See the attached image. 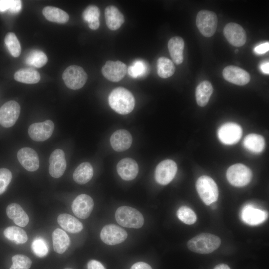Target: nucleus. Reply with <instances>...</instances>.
Instances as JSON below:
<instances>
[{
  "instance_id": "bb28decb",
  "label": "nucleus",
  "mask_w": 269,
  "mask_h": 269,
  "mask_svg": "<svg viewBox=\"0 0 269 269\" xmlns=\"http://www.w3.org/2000/svg\"><path fill=\"white\" fill-rule=\"evenodd\" d=\"M93 175V169L91 164L84 162L79 165L74 171V180L79 184H84L89 182Z\"/></svg>"
},
{
  "instance_id": "473e14b6",
  "label": "nucleus",
  "mask_w": 269,
  "mask_h": 269,
  "mask_svg": "<svg viewBox=\"0 0 269 269\" xmlns=\"http://www.w3.org/2000/svg\"><path fill=\"white\" fill-rule=\"evenodd\" d=\"M3 235L7 239L14 241L16 244H24L28 239L26 232L15 226L6 228L3 231Z\"/></svg>"
},
{
  "instance_id": "aec40b11",
  "label": "nucleus",
  "mask_w": 269,
  "mask_h": 269,
  "mask_svg": "<svg viewBox=\"0 0 269 269\" xmlns=\"http://www.w3.org/2000/svg\"><path fill=\"white\" fill-rule=\"evenodd\" d=\"M133 138L131 134L125 130L115 132L110 138V143L116 151L121 152L129 149L132 145Z\"/></svg>"
},
{
  "instance_id": "4c0bfd02",
  "label": "nucleus",
  "mask_w": 269,
  "mask_h": 269,
  "mask_svg": "<svg viewBox=\"0 0 269 269\" xmlns=\"http://www.w3.org/2000/svg\"><path fill=\"white\" fill-rule=\"evenodd\" d=\"M178 219L182 222L188 225L194 224L196 221V215L189 207L182 206L177 211Z\"/></svg>"
},
{
  "instance_id": "f03ea898",
  "label": "nucleus",
  "mask_w": 269,
  "mask_h": 269,
  "mask_svg": "<svg viewBox=\"0 0 269 269\" xmlns=\"http://www.w3.org/2000/svg\"><path fill=\"white\" fill-rule=\"evenodd\" d=\"M220 244L221 240L218 236L209 233H202L189 240L187 245L193 252L207 254L217 250Z\"/></svg>"
},
{
  "instance_id": "37998d69",
  "label": "nucleus",
  "mask_w": 269,
  "mask_h": 269,
  "mask_svg": "<svg viewBox=\"0 0 269 269\" xmlns=\"http://www.w3.org/2000/svg\"><path fill=\"white\" fill-rule=\"evenodd\" d=\"M269 50V43L265 42L257 46L255 49V52L258 54H264Z\"/></svg>"
},
{
  "instance_id": "a211bd4d",
  "label": "nucleus",
  "mask_w": 269,
  "mask_h": 269,
  "mask_svg": "<svg viewBox=\"0 0 269 269\" xmlns=\"http://www.w3.org/2000/svg\"><path fill=\"white\" fill-rule=\"evenodd\" d=\"M21 165L27 171H35L39 166V159L37 152L32 148L25 147L20 149L17 154Z\"/></svg>"
},
{
  "instance_id": "2eb2a0df",
  "label": "nucleus",
  "mask_w": 269,
  "mask_h": 269,
  "mask_svg": "<svg viewBox=\"0 0 269 269\" xmlns=\"http://www.w3.org/2000/svg\"><path fill=\"white\" fill-rule=\"evenodd\" d=\"M71 207L76 216L85 219L90 215L94 207V201L88 195L82 194L74 200Z\"/></svg>"
},
{
  "instance_id": "8fccbe9b",
  "label": "nucleus",
  "mask_w": 269,
  "mask_h": 269,
  "mask_svg": "<svg viewBox=\"0 0 269 269\" xmlns=\"http://www.w3.org/2000/svg\"><path fill=\"white\" fill-rule=\"evenodd\" d=\"M235 52H238V49H236L235 51Z\"/></svg>"
},
{
  "instance_id": "393cba45",
  "label": "nucleus",
  "mask_w": 269,
  "mask_h": 269,
  "mask_svg": "<svg viewBox=\"0 0 269 269\" xmlns=\"http://www.w3.org/2000/svg\"><path fill=\"white\" fill-rule=\"evenodd\" d=\"M59 225L66 231L77 233L82 231L83 224L74 216L68 214H61L57 218Z\"/></svg>"
},
{
  "instance_id": "a19ab883",
  "label": "nucleus",
  "mask_w": 269,
  "mask_h": 269,
  "mask_svg": "<svg viewBox=\"0 0 269 269\" xmlns=\"http://www.w3.org/2000/svg\"><path fill=\"white\" fill-rule=\"evenodd\" d=\"M12 179L11 171L6 168L0 169V194L6 189Z\"/></svg>"
},
{
  "instance_id": "5701e85b",
  "label": "nucleus",
  "mask_w": 269,
  "mask_h": 269,
  "mask_svg": "<svg viewBox=\"0 0 269 269\" xmlns=\"http://www.w3.org/2000/svg\"><path fill=\"white\" fill-rule=\"evenodd\" d=\"M105 16L107 26L112 30L119 29L125 21L123 14L113 5L106 7Z\"/></svg>"
},
{
  "instance_id": "39448f33",
  "label": "nucleus",
  "mask_w": 269,
  "mask_h": 269,
  "mask_svg": "<svg viewBox=\"0 0 269 269\" xmlns=\"http://www.w3.org/2000/svg\"><path fill=\"white\" fill-rule=\"evenodd\" d=\"M227 180L232 185L243 187L250 183L252 173L251 169L241 163H237L230 166L226 173Z\"/></svg>"
},
{
  "instance_id": "cd10ccee",
  "label": "nucleus",
  "mask_w": 269,
  "mask_h": 269,
  "mask_svg": "<svg viewBox=\"0 0 269 269\" xmlns=\"http://www.w3.org/2000/svg\"><path fill=\"white\" fill-rule=\"evenodd\" d=\"M213 88L208 81L201 82L196 89V99L197 104L200 107L205 106L213 93Z\"/></svg>"
},
{
  "instance_id": "c85d7f7f",
  "label": "nucleus",
  "mask_w": 269,
  "mask_h": 269,
  "mask_svg": "<svg viewBox=\"0 0 269 269\" xmlns=\"http://www.w3.org/2000/svg\"><path fill=\"white\" fill-rule=\"evenodd\" d=\"M42 13L48 20L59 23H65L69 18L67 12L58 7L52 6L44 7Z\"/></svg>"
},
{
  "instance_id": "c03bdc74",
  "label": "nucleus",
  "mask_w": 269,
  "mask_h": 269,
  "mask_svg": "<svg viewBox=\"0 0 269 269\" xmlns=\"http://www.w3.org/2000/svg\"><path fill=\"white\" fill-rule=\"evenodd\" d=\"M88 269H105L103 265L99 261L92 260L87 264Z\"/></svg>"
},
{
  "instance_id": "4468645a",
  "label": "nucleus",
  "mask_w": 269,
  "mask_h": 269,
  "mask_svg": "<svg viewBox=\"0 0 269 269\" xmlns=\"http://www.w3.org/2000/svg\"><path fill=\"white\" fill-rule=\"evenodd\" d=\"M127 72L126 65L120 61H107L102 68L103 75L112 82L122 80Z\"/></svg>"
},
{
  "instance_id": "f704fd0d",
  "label": "nucleus",
  "mask_w": 269,
  "mask_h": 269,
  "mask_svg": "<svg viewBox=\"0 0 269 269\" xmlns=\"http://www.w3.org/2000/svg\"><path fill=\"white\" fill-rule=\"evenodd\" d=\"M175 67L173 62L169 59L161 57L157 60V74L162 78H167L174 73Z\"/></svg>"
},
{
  "instance_id": "f257e3e1",
  "label": "nucleus",
  "mask_w": 269,
  "mask_h": 269,
  "mask_svg": "<svg viewBox=\"0 0 269 269\" xmlns=\"http://www.w3.org/2000/svg\"><path fill=\"white\" fill-rule=\"evenodd\" d=\"M110 107L116 112L126 115L130 113L135 105V100L132 93L123 87L114 89L109 96Z\"/></svg>"
},
{
  "instance_id": "a878e982",
  "label": "nucleus",
  "mask_w": 269,
  "mask_h": 269,
  "mask_svg": "<svg viewBox=\"0 0 269 269\" xmlns=\"http://www.w3.org/2000/svg\"><path fill=\"white\" fill-rule=\"evenodd\" d=\"M53 249L58 254H62L68 248L70 239L63 230L57 228L52 233Z\"/></svg>"
},
{
  "instance_id": "58836bf2",
  "label": "nucleus",
  "mask_w": 269,
  "mask_h": 269,
  "mask_svg": "<svg viewBox=\"0 0 269 269\" xmlns=\"http://www.w3.org/2000/svg\"><path fill=\"white\" fill-rule=\"evenodd\" d=\"M12 265L9 269H29L32 262L26 256L16 255L12 257Z\"/></svg>"
},
{
  "instance_id": "6ab92c4d",
  "label": "nucleus",
  "mask_w": 269,
  "mask_h": 269,
  "mask_svg": "<svg viewBox=\"0 0 269 269\" xmlns=\"http://www.w3.org/2000/svg\"><path fill=\"white\" fill-rule=\"evenodd\" d=\"M117 170L123 180L130 181L136 177L138 172V166L133 159L125 158L118 163Z\"/></svg>"
},
{
  "instance_id": "49530a36",
  "label": "nucleus",
  "mask_w": 269,
  "mask_h": 269,
  "mask_svg": "<svg viewBox=\"0 0 269 269\" xmlns=\"http://www.w3.org/2000/svg\"><path fill=\"white\" fill-rule=\"evenodd\" d=\"M10 0H0V12H4L8 10L10 6Z\"/></svg>"
},
{
  "instance_id": "7ed1b4c3",
  "label": "nucleus",
  "mask_w": 269,
  "mask_h": 269,
  "mask_svg": "<svg viewBox=\"0 0 269 269\" xmlns=\"http://www.w3.org/2000/svg\"><path fill=\"white\" fill-rule=\"evenodd\" d=\"M115 218L119 224L127 227L138 229L142 227L144 218L137 210L129 206H121L115 213Z\"/></svg>"
},
{
  "instance_id": "412c9836",
  "label": "nucleus",
  "mask_w": 269,
  "mask_h": 269,
  "mask_svg": "<svg viewBox=\"0 0 269 269\" xmlns=\"http://www.w3.org/2000/svg\"><path fill=\"white\" fill-rule=\"evenodd\" d=\"M242 219L246 224L255 226L264 222L268 217L266 211L247 205L242 211Z\"/></svg>"
},
{
  "instance_id": "e433bc0d",
  "label": "nucleus",
  "mask_w": 269,
  "mask_h": 269,
  "mask_svg": "<svg viewBox=\"0 0 269 269\" xmlns=\"http://www.w3.org/2000/svg\"><path fill=\"white\" fill-rule=\"evenodd\" d=\"M4 43L11 55L14 57H18L21 53L20 43L14 33L8 32L4 38Z\"/></svg>"
},
{
  "instance_id": "423d86ee",
  "label": "nucleus",
  "mask_w": 269,
  "mask_h": 269,
  "mask_svg": "<svg viewBox=\"0 0 269 269\" xmlns=\"http://www.w3.org/2000/svg\"><path fill=\"white\" fill-rule=\"evenodd\" d=\"M196 24L201 33L205 37L213 36L216 30L218 18L216 14L208 10H201L197 13Z\"/></svg>"
},
{
  "instance_id": "dca6fc26",
  "label": "nucleus",
  "mask_w": 269,
  "mask_h": 269,
  "mask_svg": "<svg viewBox=\"0 0 269 269\" xmlns=\"http://www.w3.org/2000/svg\"><path fill=\"white\" fill-rule=\"evenodd\" d=\"M49 162L50 175L56 178L61 177L66 168V161L63 150L61 149L54 150L50 156Z\"/></svg>"
},
{
  "instance_id": "f3484780",
  "label": "nucleus",
  "mask_w": 269,
  "mask_h": 269,
  "mask_svg": "<svg viewBox=\"0 0 269 269\" xmlns=\"http://www.w3.org/2000/svg\"><path fill=\"white\" fill-rule=\"evenodd\" d=\"M223 76L227 81L237 85H245L251 79L248 72L239 67L230 65L226 67L223 71Z\"/></svg>"
},
{
  "instance_id": "7c9ffc66",
  "label": "nucleus",
  "mask_w": 269,
  "mask_h": 269,
  "mask_svg": "<svg viewBox=\"0 0 269 269\" xmlns=\"http://www.w3.org/2000/svg\"><path fill=\"white\" fill-rule=\"evenodd\" d=\"M14 79L19 82L26 84H35L40 79L38 71L32 68H22L16 71L14 75Z\"/></svg>"
},
{
  "instance_id": "9d476101",
  "label": "nucleus",
  "mask_w": 269,
  "mask_h": 269,
  "mask_svg": "<svg viewBox=\"0 0 269 269\" xmlns=\"http://www.w3.org/2000/svg\"><path fill=\"white\" fill-rule=\"evenodd\" d=\"M127 232L122 228L115 225L105 226L100 233L101 240L108 245H115L123 242L127 238Z\"/></svg>"
},
{
  "instance_id": "72a5a7b5",
  "label": "nucleus",
  "mask_w": 269,
  "mask_h": 269,
  "mask_svg": "<svg viewBox=\"0 0 269 269\" xmlns=\"http://www.w3.org/2000/svg\"><path fill=\"white\" fill-rule=\"evenodd\" d=\"M47 60V56L43 51L33 50L26 55L24 61L27 65L41 68L46 64Z\"/></svg>"
},
{
  "instance_id": "f8f14e48",
  "label": "nucleus",
  "mask_w": 269,
  "mask_h": 269,
  "mask_svg": "<svg viewBox=\"0 0 269 269\" xmlns=\"http://www.w3.org/2000/svg\"><path fill=\"white\" fill-rule=\"evenodd\" d=\"M54 129L53 122L47 120L43 122L31 124L28 130L30 138L36 141H43L48 139L52 134Z\"/></svg>"
},
{
  "instance_id": "6e6552de",
  "label": "nucleus",
  "mask_w": 269,
  "mask_h": 269,
  "mask_svg": "<svg viewBox=\"0 0 269 269\" xmlns=\"http://www.w3.org/2000/svg\"><path fill=\"white\" fill-rule=\"evenodd\" d=\"M176 163L171 159H165L160 162L155 170V179L160 185H165L170 183L176 173Z\"/></svg>"
},
{
  "instance_id": "0eeeda50",
  "label": "nucleus",
  "mask_w": 269,
  "mask_h": 269,
  "mask_svg": "<svg viewBox=\"0 0 269 269\" xmlns=\"http://www.w3.org/2000/svg\"><path fill=\"white\" fill-rule=\"evenodd\" d=\"M87 78V74L84 70L77 65L69 66L62 74L65 84L72 90H78L83 87Z\"/></svg>"
},
{
  "instance_id": "c756f323",
  "label": "nucleus",
  "mask_w": 269,
  "mask_h": 269,
  "mask_svg": "<svg viewBox=\"0 0 269 269\" xmlns=\"http://www.w3.org/2000/svg\"><path fill=\"white\" fill-rule=\"evenodd\" d=\"M244 147L254 153H260L263 151L265 141L263 136L256 134H250L245 137L243 141Z\"/></svg>"
},
{
  "instance_id": "ddd939ff",
  "label": "nucleus",
  "mask_w": 269,
  "mask_h": 269,
  "mask_svg": "<svg viewBox=\"0 0 269 269\" xmlns=\"http://www.w3.org/2000/svg\"><path fill=\"white\" fill-rule=\"evenodd\" d=\"M223 34L228 42L234 46H242L247 41L245 30L236 23L230 22L227 24L223 29Z\"/></svg>"
},
{
  "instance_id": "2f4dec72",
  "label": "nucleus",
  "mask_w": 269,
  "mask_h": 269,
  "mask_svg": "<svg viewBox=\"0 0 269 269\" xmlns=\"http://www.w3.org/2000/svg\"><path fill=\"white\" fill-rule=\"evenodd\" d=\"M100 9L96 5L88 6L83 11L82 17L83 19L88 23L90 28L93 30L98 29L100 25L99 16Z\"/></svg>"
},
{
  "instance_id": "20e7f679",
  "label": "nucleus",
  "mask_w": 269,
  "mask_h": 269,
  "mask_svg": "<svg viewBox=\"0 0 269 269\" xmlns=\"http://www.w3.org/2000/svg\"><path fill=\"white\" fill-rule=\"evenodd\" d=\"M196 187L200 198L206 205H209L217 200L219 194L218 186L210 177L206 175L200 176L196 181Z\"/></svg>"
},
{
  "instance_id": "a18cd8bd",
  "label": "nucleus",
  "mask_w": 269,
  "mask_h": 269,
  "mask_svg": "<svg viewBox=\"0 0 269 269\" xmlns=\"http://www.w3.org/2000/svg\"><path fill=\"white\" fill-rule=\"evenodd\" d=\"M130 269H152L147 264L144 262H137L134 264Z\"/></svg>"
},
{
  "instance_id": "79ce46f5",
  "label": "nucleus",
  "mask_w": 269,
  "mask_h": 269,
  "mask_svg": "<svg viewBox=\"0 0 269 269\" xmlns=\"http://www.w3.org/2000/svg\"><path fill=\"white\" fill-rule=\"evenodd\" d=\"M22 8L21 1L20 0H10L9 11L12 13H16L20 11Z\"/></svg>"
},
{
  "instance_id": "ea45409f",
  "label": "nucleus",
  "mask_w": 269,
  "mask_h": 269,
  "mask_svg": "<svg viewBox=\"0 0 269 269\" xmlns=\"http://www.w3.org/2000/svg\"><path fill=\"white\" fill-rule=\"evenodd\" d=\"M31 249L33 253L37 257L42 258L47 255L48 249L45 241L41 238L33 240Z\"/></svg>"
},
{
  "instance_id": "de8ad7c7",
  "label": "nucleus",
  "mask_w": 269,
  "mask_h": 269,
  "mask_svg": "<svg viewBox=\"0 0 269 269\" xmlns=\"http://www.w3.org/2000/svg\"><path fill=\"white\" fill-rule=\"evenodd\" d=\"M262 72L266 74L269 73V63L268 61L262 63L260 66Z\"/></svg>"
},
{
  "instance_id": "b1692460",
  "label": "nucleus",
  "mask_w": 269,
  "mask_h": 269,
  "mask_svg": "<svg viewBox=\"0 0 269 269\" xmlns=\"http://www.w3.org/2000/svg\"><path fill=\"white\" fill-rule=\"evenodd\" d=\"M184 42L182 38L175 36L171 38L168 42V49L173 61L179 65L183 61Z\"/></svg>"
},
{
  "instance_id": "9b49d317",
  "label": "nucleus",
  "mask_w": 269,
  "mask_h": 269,
  "mask_svg": "<svg viewBox=\"0 0 269 269\" xmlns=\"http://www.w3.org/2000/svg\"><path fill=\"white\" fill-rule=\"evenodd\" d=\"M242 135V129L240 125L234 123H227L222 125L218 131L219 140L225 144L237 143Z\"/></svg>"
},
{
  "instance_id": "1a4fd4ad",
  "label": "nucleus",
  "mask_w": 269,
  "mask_h": 269,
  "mask_svg": "<svg viewBox=\"0 0 269 269\" xmlns=\"http://www.w3.org/2000/svg\"><path fill=\"white\" fill-rule=\"evenodd\" d=\"M20 112V105L16 101L5 103L0 108V125L4 128L12 127L17 120Z\"/></svg>"
},
{
  "instance_id": "09e8293b",
  "label": "nucleus",
  "mask_w": 269,
  "mask_h": 269,
  "mask_svg": "<svg viewBox=\"0 0 269 269\" xmlns=\"http://www.w3.org/2000/svg\"><path fill=\"white\" fill-rule=\"evenodd\" d=\"M214 269H231L228 265L226 264H220L215 266Z\"/></svg>"
},
{
  "instance_id": "4be33fe9",
  "label": "nucleus",
  "mask_w": 269,
  "mask_h": 269,
  "mask_svg": "<svg viewBox=\"0 0 269 269\" xmlns=\"http://www.w3.org/2000/svg\"><path fill=\"white\" fill-rule=\"evenodd\" d=\"M6 212L8 217L19 227H25L29 222V217L22 207L18 204L13 203L7 206Z\"/></svg>"
},
{
  "instance_id": "3c124183",
  "label": "nucleus",
  "mask_w": 269,
  "mask_h": 269,
  "mask_svg": "<svg viewBox=\"0 0 269 269\" xmlns=\"http://www.w3.org/2000/svg\"><path fill=\"white\" fill-rule=\"evenodd\" d=\"M68 269V268H67V269Z\"/></svg>"
},
{
  "instance_id": "c9c22d12",
  "label": "nucleus",
  "mask_w": 269,
  "mask_h": 269,
  "mask_svg": "<svg viewBox=\"0 0 269 269\" xmlns=\"http://www.w3.org/2000/svg\"><path fill=\"white\" fill-rule=\"evenodd\" d=\"M149 68L148 65L143 60H137L127 69L129 74L133 78L142 77L148 73Z\"/></svg>"
}]
</instances>
